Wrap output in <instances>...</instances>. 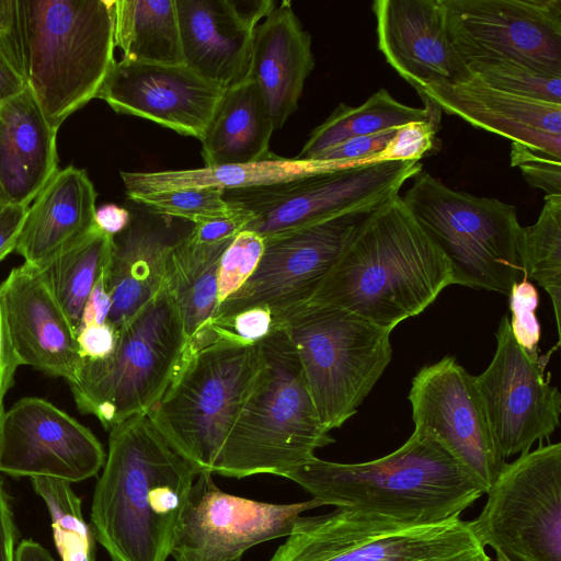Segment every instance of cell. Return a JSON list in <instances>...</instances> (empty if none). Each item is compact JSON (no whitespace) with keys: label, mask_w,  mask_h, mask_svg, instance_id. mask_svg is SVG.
Listing matches in <instances>:
<instances>
[{"label":"cell","mask_w":561,"mask_h":561,"mask_svg":"<svg viewBox=\"0 0 561 561\" xmlns=\"http://www.w3.org/2000/svg\"><path fill=\"white\" fill-rule=\"evenodd\" d=\"M226 88L183 65L115 61L96 98L116 113L149 119L202 141Z\"/></svg>","instance_id":"19"},{"label":"cell","mask_w":561,"mask_h":561,"mask_svg":"<svg viewBox=\"0 0 561 561\" xmlns=\"http://www.w3.org/2000/svg\"><path fill=\"white\" fill-rule=\"evenodd\" d=\"M31 483L49 512L61 561H95V537L83 518L81 500L70 483L50 477H33Z\"/></svg>","instance_id":"35"},{"label":"cell","mask_w":561,"mask_h":561,"mask_svg":"<svg viewBox=\"0 0 561 561\" xmlns=\"http://www.w3.org/2000/svg\"><path fill=\"white\" fill-rule=\"evenodd\" d=\"M369 211L344 214L264 239L255 271L218 305L210 324L252 307H267L278 314L309 301Z\"/></svg>","instance_id":"14"},{"label":"cell","mask_w":561,"mask_h":561,"mask_svg":"<svg viewBox=\"0 0 561 561\" xmlns=\"http://www.w3.org/2000/svg\"><path fill=\"white\" fill-rule=\"evenodd\" d=\"M325 505L414 524L460 517L486 489L427 430L381 458L340 463L316 456L283 476Z\"/></svg>","instance_id":"3"},{"label":"cell","mask_w":561,"mask_h":561,"mask_svg":"<svg viewBox=\"0 0 561 561\" xmlns=\"http://www.w3.org/2000/svg\"><path fill=\"white\" fill-rule=\"evenodd\" d=\"M117 330L113 354L83 358L69 383L78 410L94 415L107 431L159 402L186 350L182 318L167 285Z\"/></svg>","instance_id":"8"},{"label":"cell","mask_w":561,"mask_h":561,"mask_svg":"<svg viewBox=\"0 0 561 561\" xmlns=\"http://www.w3.org/2000/svg\"><path fill=\"white\" fill-rule=\"evenodd\" d=\"M26 87L19 39L0 37V105L21 94Z\"/></svg>","instance_id":"44"},{"label":"cell","mask_w":561,"mask_h":561,"mask_svg":"<svg viewBox=\"0 0 561 561\" xmlns=\"http://www.w3.org/2000/svg\"><path fill=\"white\" fill-rule=\"evenodd\" d=\"M0 298L20 364L75 382L83 360L77 332L44 270L25 262L14 267Z\"/></svg>","instance_id":"20"},{"label":"cell","mask_w":561,"mask_h":561,"mask_svg":"<svg viewBox=\"0 0 561 561\" xmlns=\"http://www.w3.org/2000/svg\"><path fill=\"white\" fill-rule=\"evenodd\" d=\"M280 329L277 314L267 307H252L209 327L206 342L224 339L242 344H256Z\"/></svg>","instance_id":"41"},{"label":"cell","mask_w":561,"mask_h":561,"mask_svg":"<svg viewBox=\"0 0 561 561\" xmlns=\"http://www.w3.org/2000/svg\"><path fill=\"white\" fill-rule=\"evenodd\" d=\"M27 207L0 203V262L15 250Z\"/></svg>","instance_id":"49"},{"label":"cell","mask_w":561,"mask_h":561,"mask_svg":"<svg viewBox=\"0 0 561 561\" xmlns=\"http://www.w3.org/2000/svg\"><path fill=\"white\" fill-rule=\"evenodd\" d=\"M18 0H0V37L19 39Z\"/></svg>","instance_id":"52"},{"label":"cell","mask_w":561,"mask_h":561,"mask_svg":"<svg viewBox=\"0 0 561 561\" xmlns=\"http://www.w3.org/2000/svg\"><path fill=\"white\" fill-rule=\"evenodd\" d=\"M378 49L417 93L470 76L446 26L442 0H375Z\"/></svg>","instance_id":"22"},{"label":"cell","mask_w":561,"mask_h":561,"mask_svg":"<svg viewBox=\"0 0 561 561\" xmlns=\"http://www.w3.org/2000/svg\"><path fill=\"white\" fill-rule=\"evenodd\" d=\"M262 365L230 428L213 474L241 479L284 473L334 443L322 425L297 351L278 329L260 342Z\"/></svg>","instance_id":"5"},{"label":"cell","mask_w":561,"mask_h":561,"mask_svg":"<svg viewBox=\"0 0 561 561\" xmlns=\"http://www.w3.org/2000/svg\"><path fill=\"white\" fill-rule=\"evenodd\" d=\"M453 285L447 259L397 195L369 211L310 299L391 332Z\"/></svg>","instance_id":"2"},{"label":"cell","mask_w":561,"mask_h":561,"mask_svg":"<svg viewBox=\"0 0 561 561\" xmlns=\"http://www.w3.org/2000/svg\"><path fill=\"white\" fill-rule=\"evenodd\" d=\"M184 65L226 89L251 77L255 27L273 0H175Z\"/></svg>","instance_id":"21"},{"label":"cell","mask_w":561,"mask_h":561,"mask_svg":"<svg viewBox=\"0 0 561 561\" xmlns=\"http://www.w3.org/2000/svg\"><path fill=\"white\" fill-rule=\"evenodd\" d=\"M27 88L51 128L96 94L114 59L112 1L18 0Z\"/></svg>","instance_id":"4"},{"label":"cell","mask_w":561,"mask_h":561,"mask_svg":"<svg viewBox=\"0 0 561 561\" xmlns=\"http://www.w3.org/2000/svg\"><path fill=\"white\" fill-rule=\"evenodd\" d=\"M275 127L255 81L226 89L202 139L207 168L263 161L274 153L270 140Z\"/></svg>","instance_id":"28"},{"label":"cell","mask_w":561,"mask_h":561,"mask_svg":"<svg viewBox=\"0 0 561 561\" xmlns=\"http://www.w3.org/2000/svg\"><path fill=\"white\" fill-rule=\"evenodd\" d=\"M112 15L122 61L184 64L175 0H114Z\"/></svg>","instance_id":"31"},{"label":"cell","mask_w":561,"mask_h":561,"mask_svg":"<svg viewBox=\"0 0 561 561\" xmlns=\"http://www.w3.org/2000/svg\"><path fill=\"white\" fill-rule=\"evenodd\" d=\"M402 199L447 259L453 285L510 294L523 273L515 206L451 190L424 171Z\"/></svg>","instance_id":"9"},{"label":"cell","mask_w":561,"mask_h":561,"mask_svg":"<svg viewBox=\"0 0 561 561\" xmlns=\"http://www.w3.org/2000/svg\"><path fill=\"white\" fill-rule=\"evenodd\" d=\"M261 365L260 343L214 339L184 352L165 392L147 413L165 442L197 474L213 473Z\"/></svg>","instance_id":"6"},{"label":"cell","mask_w":561,"mask_h":561,"mask_svg":"<svg viewBox=\"0 0 561 561\" xmlns=\"http://www.w3.org/2000/svg\"><path fill=\"white\" fill-rule=\"evenodd\" d=\"M508 296L512 334L529 356L538 358L541 331L536 316L539 304L538 290L530 282L523 278L513 285Z\"/></svg>","instance_id":"40"},{"label":"cell","mask_w":561,"mask_h":561,"mask_svg":"<svg viewBox=\"0 0 561 561\" xmlns=\"http://www.w3.org/2000/svg\"><path fill=\"white\" fill-rule=\"evenodd\" d=\"M325 505L312 499L294 504L259 502L221 491L213 473L193 483L176 529L175 561H231L250 548L287 537L301 513Z\"/></svg>","instance_id":"15"},{"label":"cell","mask_w":561,"mask_h":561,"mask_svg":"<svg viewBox=\"0 0 561 561\" xmlns=\"http://www.w3.org/2000/svg\"><path fill=\"white\" fill-rule=\"evenodd\" d=\"M20 365L0 298V404H3V399L12 387Z\"/></svg>","instance_id":"48"},{"label":"cell","mask_w":561,"mask_h":561,"mask_svg":"<svg viewBox=\"0 0 561 561\" xmlns=\"http://www.w3.org/2000/svg\"><path fill=\"white\" fill-rule=\"evenodd\" d=\"M105 453L94 434L41 398H23L4 411L0 427V472L50 477L69 483L96 476Z\"/></svg>","instance_id":"18"},{"label":"cell","mask_w":561,"mask_h":561,"mask_svg":"<svg viewBox=\"0 0 561 561\" xmlns=\"http://www.w3.org/2000/svg\"><path fill=\"white\" fill-rule=\"evenodd\" d=\"M519 257L524 278L534 279L549 295L560 336L561 195H546L537 221L522 227Z\"/></svg>","instance_id":"34"},{"label":"cell","mask_w":561,"mask_h":561,"mask_svg":"<svg viewBox=\"0 0 561 561\" xmlns=\"http://www.w3.org/2000/svg\"><path fill=\"white\" fill-rule=\"evenodd\" d=\"M112 247L113 237L95 225L46 266L41 267L76 332L84 304L110 263Z\"/></svg>","instance_id":"33"},{"label":"cell","mask_w":561,"mask_h":561,"mask_svg":"<svg viewBox=\"0 0 561 561\" xmlns=\"http://www.w3.org/2000/svg\"><path fill=\"white\" fill-rule=\"evenodd\" d=\"M248 224V217L238 214L193 224L190 234L201 243H215L232 238L241 232Z\"/></svg>","instance_id":"46"},{"label":"cell","mask_w":561,"mask_h":561,"mask_svg":"<svg viewBox=\"0 0 561 561\" xmlns=\"http://www.w3.org/2000/svg\"><path fill=\"white\" fill-rule=\"evenodd\" d=\"M91 528L112 561H167L197 472L147 414L110 431Z\"/></svg>","instance_id":"1"},{"label":"cell","mask_w":561,"mask_h":561,"mask_svg":"<svg viewBox=\"0 0 561 561\" xmlns=\"http://www.w3.org/2000/svg\"><path fill=\"white\" fill-rule=\"evenodd\" d=\"M57 130L31 90L0 105V201L28 206L59 170Z\"/></svg>","instance_id":"27"},{"label":"cell","mask_w":561,"mask_h":561,"mask_svg":"<svg viewBox=\"0 0 561 561\" xmlns=\"http://www.w3.org/2000/svg\"><path fill=\"white\" fill-rule=\"evenodd\" d=\"M270 561H491L470 520L414 524L336 507L299 516Z\"/></svg>","instance_id":"10"},{"label":"cell","mask_w":561,"mask_h":561,"mask_svg":"<svg viewBox=\"0 0 561 561\" xmlns=\"http://www.w3.org/2000/svg\"><path fill=\"white\" fill-rule=\"evenodd\" d=\"M118 330L105 322L82 327L77 332V344L82 358L101 360L110 357L115 351Z\"/></svg>","instance_id":"45"},{"label":"cell","mask_w":561,"mask_h":561,"mask_svg":"<svg viewBox=\"0 0 561 561\" xmlns=\"http://www.w3.org/2000/svg\"><path fill=\"white\" fill-rule=\"evenodd\" d=\"M415 427L430 431L489 491L505 467L473 382L453 356L424 366L409 392Z\"/></svg>","instance_id":"17"},{"label":"cell","mask_w":561,"mask_h":561,"mask_svg":"<svg viewBox=\"0 0 561 561\" xmlns=\"http://www.w3.org/2000/svg\"><path fill=\"white\" fill-rule=\"evenodd\" d=\"M297 351L322 425L356 412L391 360L390 332L345 309L306 301L277 314Z\"/></svg>","instance_id":"7"},{"label":"cell","mask_w":561,"mask_h":561,"mask_svg":"<svg viewBox=\"0 0 561 561\" xmlns=\"http://www.w3.org/2000/svg\"><path fill=\"white\" fill-rule=\"evenodd\" d=\"M96 196L84 170H58L28 205L14 251L46 266L95 226Z\"/></svg>","instance_id":"26"},{"label":"cell","mask_w":561,"mask_h":561,"mask_svg":"<svg viewBox=\"0 0 561 561\" xmlns=\"http://www.w3.org/2000/svg\"><path fill=\"white\" fill-rule=\"evenodd\" d=\"M175 219L145 207L142 211L131 213L128 227L113 237L107 266L112 298L108 322L116 329L165 287L171 249L192 226L180 230Z\"/></svg>","instance_id":"24"},{"label":"cell","mask_w":561,"mask_h":561,"mask_svg":"<svg viewBox=\"0 0 561 561\" xmlns=\"http://www.w3.org/2000/svg\"><path fill=\"white\" fill-rule=\"evenodd\" d=\"M423 171L416 160H376L311 172L287 181L224 191L243 230L263 239L355 211H369L399 195Z\"/></svg>","instance_id":"11"},{"label":"cell","mask_w":561,"mask_h":561,"mask_svg":"<svg viewBox=\"0 0 561 561\" xmlns=\"http://www.w3.org/2000/svg\"><path fill=\"white\" fill-rule=\"evenodd\" d=\"M511 164L518 167L531 187L547 195H561V159L518 142H512Z\"/></svg>","instance_id":"42"},{"label":"cell","mask_w":561,"mask_h":561,"mask_svg":"<svg viewBox=\"0 0 561 561\" xmlns=\"http://www.w3.org/2000/svg\"><path fill=\"white\" fill-rule=\"evenodd\" d=\"M231 561H241V558H238V559H234V560H231Z\"/></svg>","instance_id":"55"},{"label":"cell","mask_w":561,"mask_h":561,"mask_svg":"<svg viewBox=\"0 0 561 561\" xmlns=\"http://www.w3.org/2000/svg\"><path fill=\"white\" fill-rule=\"evenodd\" d=\"M111 309L112 298L107 285L106 267L101 273L96 284L94 285L92 291L90 293L84 304L79 329L90 324H103L105 322H108Z\"/></svg>","instance_id":"47"},{"label":"cell","mask_w":561,"mask_h":561,"mask_svg":"<svg viewBox=\"0 0 561 561\" xmlns=\"http://www.w3.org/2000/svg\"><path fill=\"white\" fill-rule=\"evenodd\" d=\"M3 414H4V408H3V404H0V427H1Z\"/></svg>","instance_id":"54"},{"label":"cell","mask_w":561,"mask_h":561,"mask_svg":"<svg viewBox=\"0 0 561 561\" xmlns=\"http://www.w3.org/2000/svg\"><path fill=\"white\" fill-rule=\"evenodd\" d=\"M151 211L197 224L238 215L217 187L186 188L129 198Z\"/></svg>","instance_id":"37"},{"label":"cell","mask_w":561,"mask_h":561,"mask_svg":"<svg viewBox=\"0 0 561 561\" xmlns=\"http://www.w3.org/2000/svg\"><path fill=\"white\" fill-rule=\"evenodd\" d=\"M542 365L515 341L507 314L496 331L486 369L473 376L494 440L506 459L530 451L560 424L561 394L543 378Z\"/></svg>","instance_id":"16"},{"label":"cell","mask_w":561,"mask_h":561,"mask_svg":"<svg viewBox=\"0 0 561 561\" xmlns=\"http://www.w3.org/2000/svg\"><path fill=\"white\" fill-rule=\"evenodd\" d=\"M468 79L516 95L561 104V76L507 59H484L467 65Z\"/></svg>","instance_id":"36"},{"label":"cell","mask_w":561,"mask_h":561,"mask_svg":"<svg viewBox=\"0 0 561 561\" xmlns=\"http://www.w3.org/2000/svg\"><path fill=\"white\" fill-rule=\"evenodd\" d=\"M419 95L474 127L561 159V104L516 95L472 79L432 83Z\"/></svg>","instance_id":"23"},{"label":"cell","mask_w":561,"mask_h":561,"mask_svg":"<svg viewBox=\"0 0 561 561\" xmlns=\"http://www.w3.org/2000/svg\"><path fill=\"white\" fill-rule=\"evenodd\" d=\"M131 220V211L116 204H104L95 209L94 222L103 232L115 237L123 232Z\"/></svg>","instance_id":"51"},{"label":"cell","mask_w":561,"mask_h":561,"mask_svg":"<svg viewBox=\"0 0 561 561\" xmlns=\"http://www.w3.org/2000/svg\"><path fill=\"white\" fill-rule=\"evenodd\" d=\"M424 108L411 107L397 101L388 90L379 89L363 104L341 103L331 115L316 127L296 157L309 160L317 153L346 139L394 129L413 122L426 121L435 103L420 96Z\"/></svg>","instance_id":"32"},{"label":"cell","mask_w":561,"mask_h":561,"mask_svg":"<svg viewBox=\"0 0 561 561\" xmlns=\"http://www.w3.org/2000/svg\"><path fill=\"white\" fill-rule=\"evenodd\" d=\"M466 64L507 59L561 76V0H442Z\"/></svg>","instance_id":"13"},{"label":"cell","mask_w":561,"mask_h":561,"mask_svg":"<svg viewBox=\"0 0 561 561\" xmlns=\"http://www.w3.org/2000/svg\"><path fill=\"white\" fill-rule=\"evenodd\" d=\"M330 168L335 167L313 160L282 158L273 154L263 161L245 164L158 172L122 171L121 178L127 196L133 198L186 188L217 187L226 191L261 186Z\"/></svg>","instance_id":"30"},{"label":"cell","mask_w":561,"mask_h":561,"mask_svg":"<svg viewBox=\"0 0 561 561\" xmlns=\"http://www.w3.org/2000/svg\"><path fill=\"white\" fill-rule=\"evenodd\" d=\"M440 108L435 104L430 117L398 127L391 142L378 160H416L439 150L436 134L440 124Z\"/></svg>","instance_id":"39"},{"label":"cell","mask_w":561,"mask_h":561,"mask_svg":"<svg viewBox=\"0 0 561 561\" xmlns=\"http://www.w3.org/2000/svg\"><path fill=\"white\" fill-rule=\"evenodd\" d=\"M192 226L174 242L167 276V287L182 318L185 351L203 345L208 336L218 306L220 259L236 237L215 243H201L191 237Z\"/></svg>","instance_id":"29"},{"label":"cell","mask_w":561,"mask_h":561,"mask_svg":"<svg viewBox=\"0 0 561 561\" xmlns=\"http://www.w3.org/2000/svg\"><path fill=\"white\" fill-rule=\"evenodd\" d=\"M314 68L311 35L284 0L255 27L251 78L279 129L297 110L304 85Z\"/></svg>","instance_id":"25"},{"label":"cell","mask_w":561,"mask_h":561,"mask_svg":"<svg viewBox=\"0 0 561 561\" xmlns=\"http://www.w3.org/2000/svg\"><path fill=\"white\" fill-rule=\"evenodd\" d=\"M471 528L496 561H561V444L510 463L486 492Z\"/></svg>","instance_id":"12"},{"label":"cell","mask_w":561,"mask_h":561,"mask_svg":"<svg viewBox=\"0 0 561 561\" xmlns=\"http://www.w3.org/2000/svg\"><path fill=\"white\" fill-rule=\"evenodd\" d=\"M15 526L8 495L0 479V561H15Z\"/></svg>","instance_id":"50"},{"label":"cell","mask_w":561,"mask_h":561,"mask_svg":"<svg viewBox=\"0 0 561 561\" xmlns=\"http://www.w3.org/2000/svg\"><path fill=\"white\" fill-rule=\"evenodd\" d=\"M0 203H2V202L0 201Z\"/></svg>","instance_id":"56"},{"label":"cell","mask_w":561,"mask_h":561,"mask_svg":"<svg viewBox=\"0 0 561 561\" xmlns=\"http://www.w3.org/2000/svg\"><path fill=\"white\" fill-rule=\"evenodd\" d=\"M397 128L368 136H359L341 141L309 160L330 167H343L378 160L387 149Z\"/></svg>","instance_id":"43"},{"label":"cell","mask_w":561,"mask_h":561,"mask_svg":"<svg viewBox=\"0 0 561 561\" xmlns=\"http://www.w3.org/2000/svg\"><path fill=\"white\" fill-rule=\"evenodd\" d=\"M15 561H56L49 551L32 539L22 540L15 549Z\"/></svg>","instance_id":"53"},{"label":"cell","mask_w":561,"mask_h":561,"mask_svg":"<svg viewBox=\"0 0 561 561\" xmlns=\"http://www.w3.org/2000/svg\"><path fill=\"white\" fill-rule=\"evenodd\" d=\"M263 251L264 239L255 232L242 230L233 238L218 267V305L245 284L255 271Z\"/></svg>","instance_id":"38"}]
</instances>
